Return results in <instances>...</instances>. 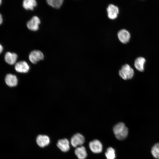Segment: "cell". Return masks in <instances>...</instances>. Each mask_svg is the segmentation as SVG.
Returning a JSON list of instances; mask_svg holds the SVG:
<instances>
[{"label": "cell", "instance_id": "1", "mask_svg": "<svg viewBox=\"0 0 159 159\" xmlns=\"http://www.w3.org/2000/svg\"><path fill=\"white\" fill-rule=\"evenodd\" d=\"M113 131L116 138L120 140L125 139L127 136L128 130L122 122L116 124L113 127Z\"/></svg>", "mask_w": 159, "mask_h": 159}, {"label": "cell", "instance_id": "2", "mask_svg": "<svg viewBox=\"0 0 159 159\" xmlns=\"http://www.w3.org/2000/svg\"><path fill=\"white\" fill-rule=\"evenodd\" d=\"M120 76L124 80L130 79L132 78L134 75V71L132 68L127 64L123 65L119 71Z\"/></svg>", "mask_w": 159, "mask_h": 159}, {"label": "cell", "instance_id": "3", "mask_svg": "<svg viewBox=\"0 0 159 159\" xmlns=\"http://www.w3.org/2000/svg\"><path fill=\"white\" fill-rule=\"evenodd\" d=\"M44 57L42 52L39 50H34L29 54V58L30 62L36 64L38 61L42 60Z\"/></svg>", "mask_w": 159, "mask_h": 159}, {"label": "cell", "instance_id": "4", "mask_svg": "<svg viewBox=\"0 0 159 159\" xmlns=\"http://www.w3.org/2000/svg\"><path fill=\"white\" fill-rule=\"evenodd\" d=\"M41 23L39 18L37 16H34L26 23L28 28L31 31H36L39 29V25Z\"/></svg>", "mask_w": 159, "mask_h": 159}, {"label": "cell", "instance_id": "5", "mask_svg": "<svg viewBox=\"0 0 159 159\" xmlns=\"http://www.w3.org/2000/svg\"><path fill=\"white\" fill-rule=\"evenodd\" d=\"M85 141L84 137L81 134L77 133L74 134L72 137L71 143L72 146L76 147L78 145H82Z\"/></svg>", "mask_w": 159, "mask_h": 159}, {"label": "cell", "instance_id": "6", "mask_svg": "<svg viewBox=\"0 0 159 159\" xmlns=\"http://www.w3.org/2000/svg\"><path fill=\"white\" fill-rule=\"evenodd\" d=\"M89 148L93 153H98L102 152V145L99 140L95 139L90 141L89 143Z\"/></svg>", "mask_w": 159, "mask_h": 159}, {"label": "cell", "instance_id": "7", "mask_svg": "<svg viewBox=\"0 0 159 159\" xmlns=\"http://www.w3.org/2000/svg\"><path fill=\"white\" fill-rule=\"evenodd\" d=\"M15 70L21 73H26L29 70L30 67L28 63L25 61H20L16 63L14 67Z\"/></svg>", "mask_w": 159, "mask_h": 159}, {"label": "cell", "instance_id": "8", "mask_svg": "<svg viewBox=\"0 0 159 159\" xmlns=\"http://www.w3.org/2000/svg\"><path fill=\"white\" fill-rule=\"evenodd\" d=\"M107 10V16L109 19H113L117 17L119 12L117 6L114 4H110L108 5Z\"/></svg>", "mask_w": 159, "mask_h": 159}, {"label": "cell", "instance_id": "9", "mask_svg": "<svg viewBox=\"0 0 159 159\" xmlns=\"http://www.w3.org/2000/svg\"><path fill=\"white\" fill-rule=\"evenodd\" d=\"M117 36L119 39L122 43L125 44L129 41L130 38V34L127 30L123 29L118 32Z\"/></svg>", "mask_w": 159, "mask_h": 159}, {"label": "cell", "instance_id": "10", "mask_svg": "<svg viewBox=\"0 0 159 159\" xmlns=\"http://www.w3.org/2000/svg\"><path fill=\"white\" fill-rule=\"evenodd\" d=\"M5 80L6 84L10 87H15L17 85L18 83L16 77L11 74H7Z\"/></svg>", "mask_w": 159, "mask_h": 159}, {"label": "cell", "instance_id": "11", "mask_svg": "<svg viewBox=\"0 0 159 159\" xmlns=\"http://www.w3.org/2000/svg\"><path fill=\"white\" fill-rule=\"evenodd\" d=\"M18 56L16 54L10 52H7L4 56L5 62L10 65L14 64L17 60Z\"/></svg>", "mask_w": 159, "mask_h": 159}, {"label": "cell", "instance_id": "12", "mask_svg": "<svg viewBox=\"0 0 159 159\" xmlns=\"http://www.w3.org/2000/svg\"><path fill=\"white\" fill-rule=\"evenodd\" d=\"M36 142L39 146L44 147L49 144L50 140L49 137L47 135H39L37 138Z\"/></svg>", "mask_w": 159, "mask_h": 159}, {"label": "cell", "instance_id": "13", "mask_svg": "<svg viewBox=\"0 0 159 159\" xmlns=\"http://www.w3.org/2000/svg\"><path fill=\"white\" fill-rule=\"evenodd\" d=\"M58 147L62 151L66 152L69 149V141L67 139L59 140L57 144Z\"/></svg>", "mask_w": 159, "mask_h": 159}, {"label": "cell", "instance_id": "14", "mask_svg": "<svg viewBox=\"0 0 159 159\" xmlns=\"http://www.w3.org/2000/svg\"><path fill=\"white\" fill-rule=\"evenodd\" d=\"M145 62V59L143 57H137L134 62V66L135 68L139 71H143L144 70V64Z\"/></svg>", "mask_w": 159, "mask_h": 159}, {"label": "cell", "instance_id": "15", "mask_svg": "<svg viewBox=\"0 0 159 159\" xmlns=\"http://www.w3.org/2000/svg\"><path fill=\"white\" fill-rule=\"evenodd\" d=\"M74 153L79 159H85L87 156L85 148L83 146L77 148L75 150Z\"/></svg>", "mask_w": 159, "mask_h": 159}, {"label": "cell", "instance_id": "16", "mask_svg": "<svg viewBox=\"0 0 159 159\" xmlns=\"http://www.w3.org/2000/svg\"><path fill=\"white\" fill-rule=\"evenodd\" d=\"M37 5V2L35 0H24L22 3L23 7L26 10H32Z\"/></svg>", "mask_w": 159, "mask_h": 159}, {"label": "cell", "instance_id": "17", "mask_svg": "<svg viewBox=\"0 0 159 159\" xmlns=\"http://www.w3.org/2000/svg\"><path fill=\"white\" fill-rule=\"evenodd\" d=\"M47 2L48 4L55 9L59 8L62 5L63 0H47Z\"/></svg>", "mask_w": 159, "mask_h": 159}, {"label": "cell", "instance_id": "18", "mask_svg": "<svg viewBox=\"0 0 159 159\" xmlns=\"http://www.w3.org/2000/svg\"><path fill=\"white\" fill-rule=\"evenodd\" d=\"M105 154L107 159H115V150L111 147L107 149Z\"/></svg>", "mask_w": 159, "mask_h": 159}, {"label": "cell", "instance_id": "19", "mask_svg": "<svg viewBox=\"0 0 159 159\" xmlns=\"http://www.w3.org/2000/svg\"><path fill=\"white\" fill-rule=\"evenodd\" d=\"M151 153L153 156L156 159H159V143L154 145L151 150Z\"/></svg>", "mask_w": 159, "mask_h": 159}, {"label": "cell", "instance_id": "20", "mask_svg": "<svg viewBox=\"0 0 159 159\" xmlns=\"http://www.w3.org/2000/svg\"><path fill=\"white\" fill-rule=\"evenodd\" d=\"M3 21V18L1 14H0V24H1Z\"/></svg>", "mask_w": 159, "mask_h": 159}, {"label": "cell", "instance_id": "21", "mask_svg": "<svg viewBox=\"0 0 159 159\" xmlns=\"http://www.w3.org/2000/svg\"><path fill=\"white\" fill-rule=\"evenodd\" d=\"M3 46L1 44L0 45V53H1L3 51Z\"/></svg>", "mask_w": 159, "mask_h": 159}, {"label": "cell", "instance_id": "22", "mask_svg": "<svg viewBox=\"0 0 159 159\" xmlns=\"http://www.w3.org/2000/svg\"><path fill=\"white\" fill-rule=\"evenodd\" d=\"M1 1H2L1 0H0V4H1Z\"/></svg>", "mask_w": 159, "mask_h": 159}]
</instances>
